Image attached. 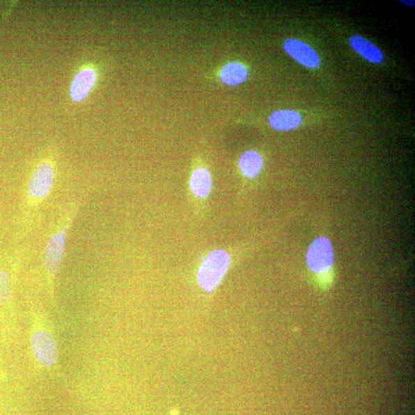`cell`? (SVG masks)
I'll use <instances>...</instances> for the list:
<instances>
[{
  "instance_id": "12",
  "label": "cell",
  "mask_w": 415,
  "mask_h": 415,
  "mask_svg": "<svg viewBox=\"0 0 415 415\" xmlns=\"http://www.w3.org/2000/svg\"><path fill=\"white\" fill-rule=\"evenodd\" d=\"M247 76L246 68L238 63H232L225 65L220 74L222 81L229 86L243 83Z\"/></svg>"
},
{
  "instance_id": "5",
  "label": "cell",
  "mask_w": 415,
  "mask_h": 415,
  "mask_svg": "<svg viewBox=\"0 0 415 415\" xmlns=\"http://www.w3.org/2000/svg\"><path fill=\"white\" fill-rule=\"evenodd\" d=\"M31 348L35 358L43 366L52 367L57 361L56 341L49 332L38 330L33 334Z\"/></svg>"
},
{
  "instance_id": "7",
  "label": "cell",
  "mask_w": 415,
  "mask_h": 415,
  "mask_svg": "<svg viewBox=\"0 0 415 415\" xmlns=\"http://www.w3.org/2000/svg\"><path fill=\"white\" fill-rule=\"evenodd\" d=\"M96 82L97 74L93 70L87 68L79 72L71 85L72 99L75 101L85 99Z\"/></svg>"
},
{
  "instance_id": "10",
  "label": "cell",
  "mask_w": 415,
  "mask_h": 415,
  "mask_svg": "<svg viewBox=\"0 0 415 415\" xmlns=\"http://www.w3.org/2000/svg\"><path fill=\"white\" fill-rule=\"evenodd\" d=\"M262 165V158L254 151L245 152L239 160L240 170L247 178L257 177L261 170Z\"/></svg>"
},
{
  "instance_id": "3",
  "label": "cell",
  "mask_w": 415,
  "mask_h": 415,
  "mask_svg": "<svg viewBox=\"0 0 415 415\" xmlns=\"http://www.w3.org/2000/svg\"><path fill=\"white\" fill-rule=\"evenodd\" d=\"M230 264V257L227 252L216 250L210 253L200 269L198 279L200 286L209 293L218 285Z\"/></svg>"
},
{
  "instance_id": "2",
  "label": "cell",
  "mask_w": 415,
  "mask_h": 415,
  "mask_svg": "<svg viewBox=\"0 0 415 415\" xmlns=\"http://www.w3.org/2000/svg\"><path fill=\"white\" fill-rule=\"evenodd\" d=\"M79 204L70 202L62 207L51 225L43 257V263L51 294H54V283L59 272L65 252L69 232L74 224Z\"/></svg>"
},
{
  "instance_id": "6",
  "label": "cell",
  "mask_w": 415,
  "mask_h": 415,
  "mask_svg": "<svg viewBox=\"0 0 415 415\" xmlns=\"http://www.w3.org/2000/svg\"><path fill=\"white\" fill-rule=\"evenodd\" d=\"M286 53L298 63L309 68H317L320 65L319 56L314 49L304 42L290 39L284 43Z\"/></svg>"
},
{
  "instance_id": "8",
  "label": "cell",
  "mask_w": 415,
  "mask_h": 415,
  "mask_svg": "<svg viewBox=\"0 0 415 415\" xmlns=\"http://www.w3.org/2000/svg\"><path fill=\"white\" fill-rule=\"evenodd\" d=\"M352 47L357 53L365 58L368 61L380 64L384 60V55L382 51L378 49L373 42L359 35L352 36L349 40Z\"/></svg>"
},
{
  "instance_id": "9",
  "label": "cell",
  "mask_w": 415,
  "mask_h": 415,
  "mask_svg": "<svg viewBox=\"0 0 415 415\" xmlns=\"http://www.w3.org/2000/svg\"><path fill=\"white\" fill-rule=\"evenodd\" d=\"M271 127L279 131H288L296 129L302 123L300 113L292 111H277L269 119Z\"/></svg>"
},
{
  "instance_id": "1",
  "label": "cell",
  "mask_w": 415,
  "mask_h": 415,
  "mask_svg": "<svg viewBox=\"0 0 415 415\" xmlns=\"http://www.w3.org/2000/svg\"><path fill=\"white\" fill-rule=\"evenodd\" d=\"M55 184L54 163L47 158L42 160L33 170L22 191L19 215L21 232L27 234L34 229Z\"/></svg>"
},
{
  "instance_id": "11",
  "label": "cell",
  "mask_w": 415,
  "mask_h": 415,
  "mask_svg": "<svg viewBox=\"0 0 415 415\" xmlns=\"http://www.w3.org/2000/svg\"><path fill=\"white\" fill-rule=\"evenodd\" d=\"M190 187L198 197H206L212 188V179L209 172L205 169L195 170L190 179Z\"/></svg>"
},
{
  "instance_id": "13",
  "label": "cell",
  "mask_w": 415,
  "mask_h": 415,
  "mask_svg": "<svg viewBox=\"0 0 415 415\" xmlns=\"http://www.w3.org/2000/svg\"><path fill=\"white\" fill-rule=\"evenodd\" d=\"M12 282L10 277L0 269V305H3L11 300Z\"/></svg>"
},
{
  "instance_id": "4",
  "label": "cell",
  "mask_w": 415,
  "mask_h": 415,
  "mask_svg": "<svg viewBox=\"0 0 415 415\" xmlns=\"http://www.w3.org/2000/svg\"><path fill=\"white\" fill-rule=\"evenodd\" d=\"M334 262V252L329 239L318 238L310 246L307 253V264L311 271L325 273L329 270Z\"/></svg>"
}]
</instances>
